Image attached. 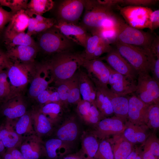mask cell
Wrapping results in <instances>:
<instances>
[{
	"mask_svg": "<svg viewBox=\"0 0 159 159\" xmlns=\"http://www.w3.org/2000/svg\"><path fill=\"white\" fill-rule=\"evenodd\" d=\"M82 58L80 54L69 51L52 55L44 64L55 84L71 78L81 66Z\"/></svg>",
	"mask_w": 159,
	"mask_h": 159,
	"instance_id": "cell-1",
	"label": "cell"
},
{
	"mask_svg": "<svg viewBox=\"0 0 159 159\" xmlns=\"http://www.w3.org/2000/svg\"><path fill=\"white\" fill-rule=\"evenodd\" d=\"M37 66L34 62L24 63L10 60L6 71L11 88V97L22 95L33 79Z\"/></svg>",
	"mask_w": 159,
	"mask_h": 159,
	"instance_id": "cell-2",
	"label": "cell"
},
{
	"mask_svg": "<svg viewBox=\"0 0 159 159\" xmlns=\"http://www.w3.org/2000/svg\"><path fill=\"white\" fill-rule=\"evenodd\" d=\"M113 6L108 0H85L82 26L91 32L101 28L104 21L114 14Z\"/></svg>",
	"mask_w": 159,
	"mask_h": 159,
	"instance_id": "cell-3",
	"label": "cell"
},
{
	"mask_svg": "<svg viewBox=\"0 0 159 159\" xmlns=\"http://www.w3.org/2000/svg\"><path fill=\"white\" fill-rule=\"evenodd\" d=\"M114 44L121 55L138 73H149L152 62L156 59L150 51L118 41Z\"/></svg>",
	"mask_w": 159,
	"mask_h": 159,
	"instance_id": "cell-4",
	"label": "cell"
},
{
	"mask_svg": "<svg viewBox=\"0 0 159 159\" xmlns=\"http://www.w3.org/2000/svg\"><path fill=\"white\" fill-rule=\"evenodd\" d=\"M39 51L48 54L71 51L73 42L54 26L38 34L36 43Z\"/></svg>",
	"mask_w": 159,
	"mask_h": 159,
	"instance_id": "cell-5",
	"label": "cell"
},
{
	"mask_svg": "<svg viewBox=\"0 0 159 159\" xmlns=\"http://www.w3.org/2000/svg\"><path fill=\"white\" fill-rule=\"evenodd\" d=\"M116 30L117 41L150 51L151 43L156 36L153 33L133 27L125 23L122 19Z\"/></svg>",
	"mask_w": 159,
	"mask_h": 159,
	"instance_id": "cell-6",
	"label": "cell"
},
{
	"mask_svg": "<svg viewBox=\"0 0 159 159\" xmlns=\"http://www.w3.org/2000/svg\"><path fill=\"white\" fill-rule=\"evenodd\" d=\"M135 95L149 105L159 104V82L149 73L139 72Z\"/></svg>",
	"mask_w": 159,
	"mask_h": 159,
	"instance_id": "cell-7",
	"label": "cell"
},
{
	"mask_svg": "<svg viewBox=\"0 0 159 159\" xmlns=\"http://www.w3.org/2000/svg\"><path fill=\"white\" fill-rule=\"evenodd\" d=\"M117 8L129 26L139 29L148 28L150 16L153 11L150 8L127 6H118Z\"/></svg>",
	"mask_w": 159,
	"mask_h": 159,
	"instance_id": "cell-8",
	"label": "cell"
},
{
	"mask_svg": "<svg viewBox=\"0 0 159 159\" xmlns=\"http://www.w3.org/2000/svg\"><path fill=\"white\" fill-rule=\"evenodd\" d=\"M80 120L77 116L71 115L65 119L56 132L57 138L72 149L83 132Z\"/></svg>",
	"mask_w": 159,
	"mask_h": 159,
	"instance_id": "cell-9",
	"label": "cell"
},
{
	"mask_svg": "<svg viewBox=\"0 0 159 159\" xmlns=\"http://www.w3.org/2000/svg\"><path fill=\"white\" fill-rule=\"evenodd\" d=\"M81 66L86 69L87 75L95 85L107 87L110 66L101 59L87 60L82 57Z\"/></svg>",
	"mask_w": 159,
	"mask_h": 159,
	"instance_id": "cell-10",
	"label": "cell"
},
{
	"mask_svg": "<svg viewBox=\"0 0 159 159\" xmlns=\"http://www.w3.org/2000/svg\"><path fill=\"white\" fill-rule=\"evenodd\" d=\"M85 0H64L58 6L57 14L60 20L76 24L84 10Z\"/></svg>",
	"mask_w": 159,
	"mask_h": 159,
	"instance_id": "cell-11",
	"label": "cell"
},
{
	"mask_svg": "<svg viewBox=\"0 0 159 159\" xmlns=\"http://www.w3.org/2000/svg\"><path fill=\"white\" fill-rule=\"evenodd\" d=\"M125 122L115 116L111 118H104L95 126L94 130L90 132L97 138L102 140L105 139L111 135L122 134L126 128Z\"/></svg>",
	"mask_w": 159,
	"mask_h": 159,
	"instance_id": "cell-12",
	"label": "cell"
},
{
	"mask_svg": "<svg viewBox=\"0 0 159 159\" xmlns=\"http://www.w3.org/2000/svg\"><path fill=\"white\" fill-rule=\"evenodd\" d=\"M103 59L114 70L136 82L137 79L138 72L121 55L116 48H112Z\"/></svg>",
	"mask_w": 159,
	"mask_h": 159,
	"instance_id": "cell-13",
	"label": "cell"
},
{
	"mask_svg": "<svg viewBox=\"0 0 159 159\" xmlns=\"http://www.w3.org/2000/svg\"><path fill=\"white\" fill-rule=\"evenodd\" d=\"M108 85L112 92L121 96L133 93L136 89L135 81L117 72L110 66Z\"/></svg>",
	"mask_w": 159,
	"mask_h": 159,
	"instance_id": "cell-14",
	"label": "cell"
},
{
	"mask_svg": "<svg viewBox=\"0 0 159 159\" xmlns=\"http://www.w3.org/2000/svg\"><path fill=\"white\" fill-rule=\"evenodd\" d=\"M150 105L145 104L133 94L128 98V122L139 125H147Z\"/></svg>",
	"mask_w": 159,
	"mask_h": 159,
	"instance_id": "cell-15",
	"label": "cell"
},
{
	"mask_svg": "<svg viewBox=\"0 0 159 159\" xmlns=\"http://www.w3.org/2000/svg\"><path fill=\"white\" fill-rule=\"evenodd\" d=\"M54 26L65 37L73 43L85 47L89 34L87 30L77 24L57 21Z\"/></svg>",
	"mask_w": 159,
	"mask_h": 159,
	"instance_id": "cell-16",
	"label": "cell"
},
{
	"mask_svg": "<svg viewBox=\"0 0 159 159\" xmlns=\"http://www.w3.org/2000/svg\"><path fill=\"white\" fill-rule=\"evenodd\" d=\"M96 89L105 95L110 100L115 116L125 122L127 121L128 98L119 96L112 92L107 87L95 85Z\"/></svg>",
	"mask_w": 159,
	"mask_h": 159,
	"instance_id": "cell-17",
	"label": "cell"
},
{
	"mask_svg": "<svg viewBox=\"0 0 159 159\" xmlns=\"http://www.w3.org/2000/svg\"><path fill=\"white\" fill-rule=\"evenodd\" d=\"M49 71L44 63L37 64L36 72L31 81L28 90L29 96L36 99L42 91L47 89L49 84L52 82L48 78Z\"/></svg>",
	"mask_w": 159,
	"mask_h": 159,
	"instance_id": "cell-18",
	"label": "cell"
},
{
	"mask_svg": "<svg viewBox=\"0 0 159 159\" xmlns=\"http://www.w3.org/2000/svg\"><path fill=\"white\" fill-rule=\"evenodd\" d=\"M39 51L37 47L20 45L7 48L6 53L12 61L33 62Z\"/></svg>",
	"mask_w": 159,
	"mask_h": 159,
	"instance_id": "cell-19",
	"label": "cell"
},
{
	"mask_svg": "<svg viewBox=\"0 0 159 159\" xmlns=\"http://www.w3.org/2000/svg\"><path fill=\"white\" fill-rule=\"evenodd\" d=\"M22 95L11 97L5 101L3 115L8 120L20 117L26 113V106Z\"/></svg>",
	"mask_w": 159,
	"mask_h": 159,
	"instance_id": "cell-20",
	"label": "cell"
},
{
	"mask_svg": "<svg viewBox=\"0 0 159 159\" xmlns=\"http://www.w3.org/2000/svg\"><path fill=\"white\" fill-rule=\"evenodd\" d=\"M29 17L24 10L13 14L6 28L4 35H13L24 32L27 28Z\"/></svg>",
	"mask_w": 159,
	"mask_h": 159,
	"instance_id": "cell-21",
	"label": "cell"
},
{
	"mask_svg": "<svg viewBox=\"0 0 159 159\" xmlns=\"http://www.w3.org/2000/svg\"><path fill=\"white\" fill-rule=\"evenodd\" d=\"M79 84L80 91L83 100L96 106L95 100L97 89L87 73L79 70Z\"/></svg>",
	"mask_w": 159,
	"mask_h": 159,
	"instance_id": "cell-22",
	"label": "cell"
},
{
	"mask_svg": "<svg viewBox=\"0 0 159 159\" xmlns=\"http://www.w3.org/2000/svg\"><path fill=\"white\" fill-rule=\"evenodd\" d=\"M42 146L39 137L32 135L22 143L21 152L25 159H38L42 153Z\"/></svg>",
	"mask_w": 159,
	"mask_h": 159,
	"instance_id": "cell-23",
	"label": "cell"
},
{
	"mask_svg": "<svg viewBox=\"0 0 159 159\" xmlns=\"http://www.w3.org/2000/svg\"><path fill=\"white\" fill-rule=\"evenodd\" d=\"M45 149L47 156L51 159L63 158L70 153L72 149L57 138H52L47 140L45 143Z\"/></svg>",
	"mask_w": 159,
	"mask_h": 159,
	"instance_id": "cell-24",
	"label": "cell"
},
{
	"mask_svg": "<svg viewBox=\"0 0 159 159\" xmlns=\"http://www.w3.org/2000/svg\"><path fill=\"white\" fill-rule=\"evenodd\" d=\"M81 148L79 151L84 159H94L99 143L90 132H83L80 138Z\"/></svg>",
	"mask_w": 159,
	"mask_h": 159,
	"instance_id": "cell-25",
	"label": "cell"
},
{
	"mask_svg": "<svg viewBox=\"0 0 159 159\" xmlns=\"http://www.w3.org/2000/svg\"><path fill=\"white\" fill-rule=\"evenodd\" d=\"M126 128L122 134L124 137L132 144L144 142L148 138L145 125L135 124L128 121L125 122Z\"/></svg>",
	"mask_w": 159,
	"mask_h": 159,
	"instance_id": "cell-26",
	"label": "cell"
},
{
	"mask_svg": "<svg viewBox=\"0 0 159 159\" xmlns=\"http://www.w3.org/2000/svg\"><path fill=\"white\" fill-rule=\"evenodd\" d=\"M116 136L113 146H111L114 159H126L133 151L132 144L124 137L122 133Z\"/></svg>",
	"mask_w": 159,
	"mask_h": 159,
	"instance_id": "cell-27",
	"label": "cell"
},
{
	"mask_svg": "<svg viewBox=\"0 0 159 159\" xmlns=\"http://www.w3.org/2000/svg\"><path fill=\"white\" fill-rule=\"evenodd\" d=\"M2 140L5 148L13 149L20 143L21 138L20 135L14 131L9 121L0 127Z\"/></svg>",
	"mask_w": 159,
	"mask_h": 159,
	"instance_id": "cell-28",
	"label": "cell"
},
{
	"mask_svg": "<svg viewBox=\"0 0 159 159\" xmlns=\"http://www.w3.org/2000/svg\"><path fill=\"white\" fill-rule=\"evenodd\" d=\"M4 42L6 49L20 45L37 47L32 37L25 32L13 35H4Z\"/></svg>",
	"mask_w": 159,
	"mask_h": 159,
	"instance_id": "cell-29",
	"label": "cell"
},
{
	"mask_svg": "<svg viewBox=\"0 0 159 159\" xmlns=\"http://www.w3.org/2000/svg\"><path fill=\"white\" fill-rule=\"evenodd\" d=\"M54 2L52 0H31L28 3L25 11L29 17L33 15H42L51 10Z\"/></svg>",
	"mask_w": 159,
	"mask_h": 159,
	"instance_id": "cell-30",
	"label": "cell"
},
{
	"mask_svg": "<svg viewBox=\"0 0 159 159\" xmlns=\"http://www.w3.org/2000/svg\"><path fill=\"white\" fill-rule=\"evenodd\" d=\"M31 116L35 130L39 135H46L52 131V123L40 110L33 112Z\"/></svg>",
	"mask_w": 159,
	"mask_h": 159,
	"instance_id": "cell-31",
	"label": "cell"
},
{
	"mask_svg": "<svg viewBox=\"0 0 159 159\" xmlns=\"http://www.w3.org/2000/svg\"><path fill=\"white\" fill-rule=\"evenodd\" d=\"M91 104L89 102L82 100L77 104L76 112L81 121L87 125H95L101 119L91 115L90 111Z\"/></svg>",
	"mask_w": 159,
	"mask_h": 159,
	"instance_id": "cell-32",
	"label": "cell"
},
{
	"mask_svg": "<svg viewBox=\"0 0 159 159\" xmlns=\"http://www.w3.org/2000/svg\"><path fill=\"white\" fill-rule=\"evenodd\" d=\"M95 104L96 107L104 117L110 115L114 113L112 105L109 99L97 89Z\"/></svg>",
	"mask_w": 159,
	"mask_h": 159,
	"instance_id": "cell-33",
	"label": "cell"
},
{
	"mask_svg": "<svg viewBox=\"0 0 159 159\" xmlns=\"http://www.w3.org/2000/svg\"><path fill=\"white\" fill-rule=\"evenodd\" d=\"M62 107L58 103H50L45 104L40 111L53 123L58 121L60 118Z\"/></svg>",
	"mask_w": 159,
	"mask_h": 159,
	"instance_id": "cell-34",
	"label": "cell"
},
{
	"mask_svg": "<svg viewBox=\"0 0 159 159\" xmlns=\"http://www.w3.org/2000/svg\"><path fill=\"white\" fill-rule=\"evenodd\" d=\"M102 41L97 33H91V34H89L87 38L85 50L80 54L82 57L85 59L89 60Z\"/></svg>",
	"mask_w": 159,
	"mask_h": 159,
	"instance_id": "cell-35",
	"label": "cell"
},
{
	"mask_svg": "<svg viewBox=\"0 0 159 159\" xmlns=\"http://www.w3.org/2000/svg\"><path fill=\"white\" fill-rule=\"evenodd\" d=\"M16 131L19 135L32 133L34 131L31 115L26 113L20 117L16 123Z\"/></svg>",
	"mask_w": 159,
	"mask_h": 159,
	"instance_id": "cell-36",
	"label": "cell"
},
{
	"mask_svg": "<svg viewBox=\"0 0 159 159\" xmlns=\"http://www.w3.org/2000/svg\"><path fill=\"white\" fill-rule=\"evenodd\" d=\"M79 71L71 78V82L67 104L77 105L82 100L81 98L79 84Z\"/></svg>",
	"mask_w": 159,
	"mask_h": 159,
	"instance_id": "cell-37",
	"label": "cell"
},
{
	"mask_svg": "<svg viewBox=\"0 0 159 159\" xmlns=\"http://www.w3.org/2000/svg\"><path fill=\"white\" fill-rule=\"evenodd\" d=\"M94 159H114L111 143L108 140H102L99 143Z\"/></svg>",
	"mask_w": 159,
	"mask_h": 159,
	"instance_id": "cell-38",
	"label": "cell"
},
{
	"mask_svg": "<svg viewBox=\"0 0 159 159\" xmlns=\"http://www.w3.org/2000/svg\"><path fill=\"white\" fill-rule=\"evenodd\" d=\"M71 82V78L55 84L62 106L68 105L67 101L70 92Z\"/></svg>",
	"mask_w": 159,
	"mask_h": 159,
	"instance_id": "cell-39",
	"label": "cell"
},
{
	"mask_svg": "<svg viewBox=\"0 0 159 159\" xmlns=\"http://www.w3.org/2000/svg\"><path fill=\"white\" fill-rule=\"evenodd\" d=\"M6 71H0V99L6 100L12 95L10 84L8 80Z\"/></svg>",
	"mask_w": 159,
	"mask_h": 159,
	"instance_id": "cell-40",
	"label": "cell"
},
{
	"mask_svg": "<svg viewBox=\"0 0 159 159\" xmlns=\"http://www.w3.org/2000/svg\"><path fill=\"white\" fill-rule=\"evenodd\" d=\"M47 89L41 92L36 99L41 104H45V105L53 102L59 104L62 106L57 91H52Z\"/></svg>",
	"mask_w": 159,
	"mask_h": 159,
	"instance_id": "cell-41",
	"label": "cell"
},
{
	"mask_svg": "<svg viewBox=\"0 0 159 159\" xmlns=\"http://www.w3.org/2000/svg\"><path fill=\"white\" fill-rule=\"evenodd\" d=\"M148 127L154 129L159 127V104L149 106L148 112Z\"/></svg>",
	"mask_w": 159,
	"mask_h": 159,
	"instance_id": "cell-42",
	"label": "cell"
},
{
	"mask_svg": "<svg viewBox=\"0 0 159 159\" xmlns=\"http://www.w3.org/2000/svg\"><path fill=\"white\" fill-rule=\"evenodd\" d=\"M28 2L27 0H0V5L9 8L14 14L21 10H26Z\"/></svg>",
	"mask_w": 159,
	"mask_h": 159,
	"instance_id": "cell-43",
	"label": "cell"
},
{
	"mask_svg": "<svg viewBox=\"0 0 159 159\" xmlns=\"http://www.w3.org/2000/svg\"><path fill=\"white\" fill-rule=\"evenodd\" d=\"M92 32L97 33L104 42L110 45L114 44L117 41L116 29H100Z\"/></svg>",
	"mask_w": 159,
	"mask_h": 159,
	"instance_id": "cell-44",
	"label": "cell"
},
{
	"mask_svg": "<svg viewBox=\"0 0 159 159\" xmlns=\"http://www.w3.org/2000/svg\"><path fill=\"white\" fill-rule=\"evenodd\" d=\"M158 1V0H111L112 4L114 6L120 4L127 6L145 7L155 5Z\"/></svg>",
	"mask_w": 159,
	"mask_h": 159,
	"instance_id": "cell-45",
	"label": "cell"
},
{
	"mask_svg": "<svg viewBox=\"0 0 159 159\" xmlns=\"http://www.w3.org/2000/svg\"><path fill=\"white\" fill-rule=\"evenodd\" d=\"M144 147L149 149L158 159L159 156V140L155 135L147 138L145 141Z\"/></svg>",
	"mask_w": 159,
	"mask_h": 159,
	"instance_id": "cell-46",
	"label": "cell"
},
{
	"mask_svg": "<svg viewBox=\"0 0 159 159\" xmlns=\"http://www.w3.org/2000/svg\"><path fill=\"white\" fill-rule=\"evenodd\" d=\"M113 47L102 40L98 45L89 60L98 58L103 54L109 52Z\"/></svg>",
	"mask_w": 159,
	"mask_h": 159,
	"instance_id": "cell-47",
	"label": "cell"
},
{
	"mask_svg": "<svg viewBox=\"0 0 159 159\" xmlns=\"http://www.w3.org/2000/svg\"><path fill=\"white\" fill-rule=\"evenodd\" d=\"M13 14L8 11L0 6V34L6 25L10 22Z\"/></svg>",
	"mask_w": 159,
	"mask_h": 159,
	"instance_id": "cell-48",
	"label": "cell"
},
{
	"mask_svg": "<svg viewBox=\"0 0 159 159\" xmlns=\"http://www.w3.org/2000/svg\"><path fill=\"white\" fill-rule=\"evenodd\" d=\"M159 27V10L153 11L149 18L148 29L151 32L158 28Z\"/></svg>",
	"mask_w": 159,
	"mask_h": 159,
	"instance_id": "cell-49",
	"label": "cell"
},
{
	"mask_svg": "<svg viewBox=\"0 0 159 159\" xmlns=\"http://www.w3.org/2000/svg\"><path fill=\"white\" fill-rule=\"evenodd\" d=\"M150 51L156 59H159V37L156 35L151 43Z\"/></svg>",
	"mask_w": 159,
	"mask_h": 159,
	"instance_id": "cell-50",
	"label": "cell"
},
{
	"mask_svg": "<svg viewBox=\"0 0 159 159\" xmlns=\"http://www.w3.org/2000/svg\"><path fill=\"white\" fill-rule=\"evenodd\" d=\"M152 77L159 82V59H155L153 61L150 69Z\"/></svg>",
	"mask_w": 159,
	"mask_h": 159,
	"instance_id": "cell-51",
	"label": "cell"
},
{
	"mask_svg": "<svg viewBox=\"0 0 159 159\" xmlns=\"http://www.w3.org/2000/svg\"><path fill=\"white\" fill-rule=\"evenodd\" d=\"M10 62V60L7 57L6 52L0 49V71L5 68H7Z\"/></svg>",
	"mask_w": 159,
	"mask_h": 159,
	"instance_id": "cell-52",
	"label": "cell"
},
{
	"mask_svg": "<svg viewBox=\"0 0 159 159\" xmlns=\"http://www.w3.org/2000/svg\"><path fill=\"white\" fill-rule=\"evenodd\" d=\"M37 23L34 17H29L27 28V34L31 36L34 35L35 26Z\"/></svg>",
	"mask_w": 159,
	"mask_h": 159,
	"instance_id": "cell-53",
	"label": "cell"
},
{
	"mask_svg": "<svg viewBox=\"0 0 159 159\" xmlns=\"http://www.w3.org/2000/svg\"><path fill=\"white\" fill-rule=\"evenodd\" d=\"M142 159H158L148 149L144 147L141 155Z\"/></svg>",
	"mask_w": 159,
	"mask_h": 159,
	"instance_id": "cell-54",
	"label": "cell"
},
{
	"mask_svg": "<svg viewBox=\"0 0 159 159\" xmlns=\"http://www.w3.org/2000/svg\"><path fill=\"white\" fill-rule=\"evenodd\" d=\"M62 159H84L80 151L70 153L64 157Z\"/></svg>",
	"mask_w": 159,
	"mask_h": 159,
	"instance_id": "cell-55",
	"label": "cell"
},
{
	"mask_svg": "<svg viewBox=\"0 0 159 159\" xmlns=\"http://www.w3.org/2000/svg\"><path fill=\"white\" fill-rule=\"evenodd\" d=\"M9 151L13 155L14 159H25L22 154L19 150L15 149H9Z\"/></svg>",
	"mask_w": 159,
	"mask_h": 159,
	"instance_id": "cell-56",
	"label": "cell"
},
{
	"mask_svg": "<svg viewBox=\"0 0 159 159\" xmlns=\"http://www.w3.org/2000/svg\"><path fill=\"white\" fill-rule=\"evenodd\" d=\"M5 147L3 143L0 131V155H2L4 154L5 152Z\"/></svg>",
	"mask_w": 159,
	"mask_h": 159,
	"instance_id": "cell-57",
	"label": "cell"
},
{
	"mask_svg": "<svg viewBox=\"0 0 159 159\" xmlns=\"http://www.w3.org/2000/svg\"><path fill=\"white\" fill-rule=\"evenodd\" d=\"M138 155L137 152L132 151L126 159H135Z\"/></svg>",
	"mask_w": 159,
	"mask_h": 159,
	"instance_id": "cell-58",
	"label": "cell"
},
{
	"mask_svg": "<svg viewBox=\"0 0 159 159\" xmlns=\"http://www.w3.org/2000/svg\"><path fill=\"white\" fill-rule=\"evenodd\" d=\"M4 159H14L13 155L9 151L4 155Z\"/></svg>",
	"mask_w": 159,
	"mask_h": 159,
	"instance_id": "cell-59",
	"label": "cell"
},
{
	"mask_svg": "<svg viewBox=\"0 0 159 159\" xmlns=\"http://www.w3.org/2000/svg\"><path fill=\"white\" fill-rule=\"evenodd\" d=\"M135 159H142L141 156L140 155H138Z\"/></svg>",
	"mask_w": 159,
	"mask_h": 159,
	"instance_id": "cell-60",
	"label": "cell"
}]
</instances>
